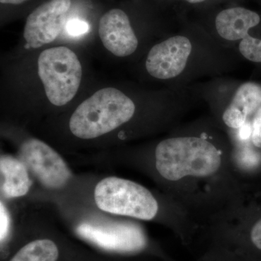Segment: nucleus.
<instances>
[{"label":"nucleus","mask_w":261,"mask_h":261,"mask_svg":"<svg viewBox=\"0 0 261 261\" xmlns=\"http://www.w3.org/2000/svg\"><path fill=\"white\" fill-rule=\"evenodd\" d=\"M221 156L219 149L200 137H176L163 140L155 149V167L169 181L181 178H205L219 171Z\"/></svg>","instance_id":"f257e3e1"},{"label":"nucleus","mask_w":261,"mask_h":261,"mask_svg":"<svg viewBox=\"0 0 261 261\" xmlns=\"http://www.w3.org/2000/svg\"><path fill=\"white\" fill-rule=\"evenodd\" d=\"M135 109L133 101L121 91L100 89L76 108L70 117V132L83 140L97 138L129 121Z\"/></svg>","instance_id":"f03ea898"},{"label":"nucleus","mask_w":261,"mask_h":261,"mask_svg":"<svg viewBox=\"0 0 261 261\" xmlns=\"http://www.w3.org/2000/svg\"><path fill=\"white\" fill-rule=\"evenodd\" d=\"M38 74L51 104L63 106L80 88L82 67L74 51L66 47L45 49L38 59Z\"/></svg>","instance_id":"7ed1b4c3"},{"label":"nucleus","mask_w":261,"mask_h":261,"mask_svg":"<svg viewBox=\"0 0 261 261\" xmlns=\"http://www.w3.org/2000/svg\"><path fill=\"white\" fill-rule=\"evenodd\" d=\"M94 200L100 210L141 220L153 219L159 203L152 194L139 184L124 178H103L94 190Z\"/></svg>","instance_id":"20e7f679"},{"label":"nucleus","mask_w":261,"mask_h":261,"mask_svg":"<svg viewBox=\"0 0 261 261\" xmlns=\"http://www.w3.org/2000/svg\"><path fill=\"white\" fill-rule=\"evenodd\" d=\"M20 157L35 177L47 188H62L71 176L63 158L42 141L32 139L24 142Z\"/></svg>","instance_id":"39448f33"},{"label":"nucleus","mask_w":261,"mask_h":261,"mask_svg":"<svg viewBox=\"0 0 261 261\" xmlns=\"http://www.w3.org/2000/svg\"><path fill=\"white\" fill-rule=\"evenodd\" d=\"M70 5V0H49L36 8L24 28L27 48L40 47L56 40L63 30Z\"/></svg>","instance_id":"423d86ee"},{"label":"nucleus","mask_w":261,"mask_h":261,"mask_svg":"<svg viewBox=\"0 0 261 261\" xmlns=\"http://www.w3.org/2000/svg\"><path fill=\"white\" fill-rule=\"evenodd\" d=\"M79 234L107 250L136 253L145 250L147 241L139 226L132 224L92 225L83 224L77 229Z\"/></svg>","instance_id":"0eeeda50"},{"label":"nucleus","mask_w":261,"mask_h":261,"mask_svg":"<svg viewBox=\"0 0 261 261\" xmlns=\"http://www.w3.org/2000/svg\"><path fill=\"white\" fill-rule=\"evenodd\" d=\"M191 51L192 44L187 37L176 36L170 38L150 49L146 61V68L154 78H174L185 69Z\"/></svg>","instance_id":"6e6552de"},{"label":"nucleus","mask_w":261,"mask_h":261,"mask_svg":"<svg viewBox=\"0 0 261 261\" xmlns=\"http://www.w3.org/2000/svg\"><path fill=\"white\" fill-rule=\"evenodd\" d=\"M99 35L105 47L117 57L130 56L138 46L129 18L120 9L111 10L102 15L99 20Z\"/></svg>","instance_id":"1a4fd4ad"},{"label":"nucleus","mask_w":261,"mask_h":261,"mask_svg":"<svg viewBox=\"0 0 261 261\" xmlns=\"http://www.w3.org/2000/svg\"><path fill=\"white\" fill-rule=\"evenodd\" d=\"M261 107V87L255 83L243 84L223 115L226 126L237 129L246 124L247 118Z\"/></svg>","instance_id":"9d476101"},{"label":"nucleus","mask_w":261,"mask_h":261,"mask_svg":"<svg viewBox=\"0 0 261 261\" xmlns=\"http://www.w3.org/2000/svg\"><path fill=\"white\" fill-rule=\"evenodd\" d=\"M258 14L244 8H228L219 13L216 27L220 36L226 40L243 39L252 27L260 23Z\"/></svg>","instance_id":"9b49d317"},{"label":"nucleus","mask_w":261,"mask_h":261,"mask_svg":"<svg viewBox=\"0 0 261 261\" xmlns=\"http://www.w3.org/2000/svg\"><path fill=\"white\" fill-rule=\"evenodd\" d=\"M0 172L1 192L5 197L14 198L28 193L32 181L23 162L12 156H2Z\"/></svg>","instance_id":"f8f14e48"},{"label":"nucleus","mask_w":261,"mask_h":261,"mask_svg":"<svg viewBox=\"0 0 261 261\" xmlns=\"http://www.w3.org/2000/svg\"><path fill=\"white\" fill-rule=\"evenodd\" d=\"M59 250L54 242L48 239L36 240L24 245L10 261H57Z\"/></svg>","instance_id":"ddd939ff"},{"label":"nucleus","mask_w":261,"mask_h":261,"mask_svg":"<svg viewBox=\"0 0 261 261\" xmlns=\"http://www.w3.org/2000/svg\"><path fill=\"white\" fill-rule=\"evenodd\" d=\"M241 54L249 61L261 63V40L247 35L240 44Z\"/></svg>","instance_id":"4468645a"},{"label":"nucleus","mask_w":261,"mask_h":261,"mask_svg":"<svg viewBox=\"0 0 261 261\" xmlns=\"http://www.w3.org/2000/svg\"><path fill=\"white\" fill-rule=\"evenodd\" d=\"M244 247L252 252L261 254V219L253 225Z\"/></svg>","instance_id":"2eb2a0df"},{"label":"nucleus","mask_w":261,"mask_h":261,"mask_svg":"<svg viewBox=\"0 0 261 261\" xmlns=\"http://www.w3.org/2000/svg\"><path fill=\"white\" fill-rule=\"evenodd\" d=\"M252 142L255 147L261 148V107L252 118L251 127Z\"/></svg>","instance_id":"dca6fc26"},{"label":"nucleus","mask_w":261,"mask_h":261,"mask_svg":"<svg viewBox=\"0 0 261 261\" xmlns=\"http://www.w3.org/2000/svg\"><path fill=\"white\" fill-rule=\"evenodd\" d=\"M89 24L79 19H73L68 21L66 25L67 32L73 37L82 35L88 32Z\"/></svg>","instance_id":"f3484780"},{"label":"nucleus","mask_w":261,"mask_h":261,"mask_svg":"<svg viewBox=\"0 0 261 261\" xmlns=\"http://www.w3.org/2000/svg\"><path fill=\"white\" fill-rule=\"evenodd\" d=\"M0 224H1V230H0L1 241H3L8 235V229H9V216L3 202L0 204Z\"/></svg>","instance_id":"a211bd4d"},{"label":"nucleus","mask_w":261,"mask_h":261,"mask_svg":"<svg viewBox=\"0 0 261 261\" xmlns=\"http://www.w3.org/2000/svg\"><path fill=\"white\" fill-rule=\"evenodd\" d=\"M28 0H0L2 4L20 5Z\"/></svg>","instance_id":"6ab92c4d"},{"label":"nucleus","mask_w":261,"mask_h":261,"mask_svg":"<svg viewBox=\"0 0 261 261\" xmlns=\"http://www.w3.org/2000/svg\"><path fill=\"white\" fill-rule=\"evenodd\" d=\"M188 3H192V4H197V3H202L205 0H186Z\"/></svg>","instance_id":"aec40b11"},{"label":"nucleus","mask_w":261,"mask_h":261,"mask_svg":"<svg viewBox=\"0 0 261 261\" xmlns=\"http://www.w3.org/2000/svg\"><path fill=\"white\" fill-rule=\"evenodd\" d=\"M210 261H213V260H210ZM214 261H238V260H233V259H231V260H230V259H226V260H224V259H221V260H214Z\"/></svg>","instance_id":"412c9836"}]
</instances>
